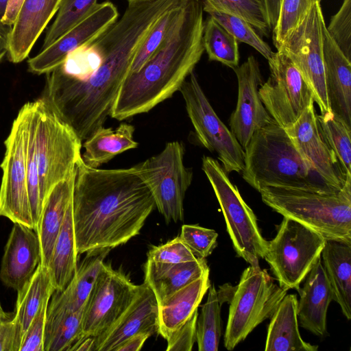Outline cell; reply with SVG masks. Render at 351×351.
I'll return each instance as SVG.
<instances>
[{
    "mask_svg": "<svg viewBox=\"0 0 351 351\" xmlns=\"http://www.w3.org/2000/svg\"><path fill=\"white\" fill-rule=\"evenodd\" d=\"M170 7L169 0L128 3L121 18L87 44L99 58L93 71L76 76L59 66L46 74L40 98L82 141L104 125L137 50Z\"/></svg>",
    "mask_w": 351,
    "mask_h": 351,
    "instance_id": "obj_1",
    "label": "cell"
},
{
    "mask_svg": "<svg viewBox=\"0 0 351 351\" xmlns=\"http://www.w3.org/2000/svg\"><path fill=\"white\" fill-rule=\"evenodd\" d=\"M73 221L77 255L109 250L139 234L155 202L135 167L77 166Z\"/></svg>",
    "mask_w": 351,
    "mask_h": 351,
    "instance_id": "obj_2",
    "label": "cell"
},
{
    "mask_svg": "<svg viewBox=\"0 0 351 351\" xmlns=\"http://www.w3.org/2000/svg\"><path fill=\"white\" fill-rule=\"evenodd\" d=\"M201 0H186L165 40L123 80L110 116L119 121L147 112L180 90L204 51Z\"/></svg>",
    "mask_w": 351,
    "mask_h": 351,
    "instance_id": "obj_3",
    "label": "cell"
},
{
    "mask_svg": "<svg viewBox=\"0 0 351 351\" xmlns=\"http://www.w3.org/2000/svg\"><path fill=\"white\" fill-rule=\"evenodd\" d=\"M244 152L242 177L258 192L265 186L318 193L340 191L319 175L274 120L253 134Z\"/></svg>",
    "mask_w": 351,
    "mask_h": 351,
    "instance_id": "obj_4",
    "label": "cell"
},
{
    "mask_svg": "<svg viewBox=\"0 0 351 351\" xmlns=\"http://www.w3.org/2000/svg\"><path fill=\"white\" fill-rule=\"evenodd\" d=\"M263 202L283 217L313 229L326 240L351 243V179L336 193L265 186Z\"/></svg>",
    "mask_w": 351,
    "mask_h": 351,
    "instance_id": "obj_5",
    "label": "cell"
},
{
    "mask_svg": "<svg viewBox=\"0 0 351 351\" xmlns=\"http://www.w3.org/2000/svg\"><path fill=\"white\" fill-rule=\"evenodd\" d=\"M29 102L43 206L53 187L69 178L82 160V141L42 98Z\"/></svg>",
    "mask_w": 351,
    "mask_h": 351,
    "instance_id": "obj_6",
    "label": "cell"
},
{
    "mask_svg": "<svg viewBox=\"0 0 351 351\" xmlns=\"http://www.w3.org/2000/svg\"><path fill=\"white\" fill-rule=\"evenodd\" d=\"M230 297L223 344L233 350L261 323L270 318L287 289L276 284L267 270L249 266Z\"/></svg>",
    "mask_w": 351,
    "mask_h": 351,
    "instance_id": "obj_7",
    "label": "cell"
},
{
    "mask_svg": "<svg viewBox=\"0 0 351 351\" xmlns=\"http://www.w3.org/2000/svg\"><path fill=\"white\" fill-rule=\"evenodd\" d=\"M202 169L218 200L237 256L251 266L260 267L259 261L264 258L267 241L260 232L253 210L243 200L219 162L204 156Z\"/></svg>",
    "mask_w": 351,
    "mask_h": 351,
    "instance_id": "obj_8",
    "label": "cell"
},
{
    "mask_svg": "<svg viewBox=\"0 0 351 351\" xmlns=\"http://www.w3.org/2000/svg\"><path fill=\"white\" fill-rule=\"evenodd\" d=\"M283 217L276 237L267 241L264 258L281 288L298 291L321 256L326 239L309 227Z\"/></svg>",
    "mask_w": 351,
    "mask_h": 351,
    "instance_id": "obj_9",
    "label": "cell"
},
{
    "mask_svg": "<svg viewBox=\"0 0 351 351\" xmlns=\"http://www.w3.org/2000/svg\"><path fill=\"white\" fill-rule=\"evenodd\" d=\"M184 156V145L174 141L159 154L134 165L167 223L184 219V199L193 176L192 169L185 166Z\"/></svg>",
    "mask_w": 351,
    "mask_h": 351,
    "instance_id": "obj_10",
    "label": "cell"
},
{
    "mask_svg": "<svg viewBox=\"0 0 351 351\" xmlns=\"http://www.w3.org/2000/svg\"><path fill=\"white\" fill-rule=\"evenodd\" d=\"M180 92L197 142L215 152L225 171L240 173L244 167L245 152L236 137L217 115L196 75L192 72Z\"/></svg>",
    "mask_w": 351,
    "mask_h": 351,
    "instance_id": "obj_11",
    "label": "cell"
},
{
    "mask_svg": "<svg viewBox=\"0 0 351 351\" xmlns=\"http://www.w3.org/2000/svg\"><path fill=\"white\" fill-rule=\"evenodd\" d=\"M267 61L270 75L258 94L272 119L287 129L315 103L313 92L285 53L276 51Z\"/></svg>",
    "mask_w": 351,
    "mask_h": 351,
    "instance_id": "obj_12",
    "label": "cell"
},
{
    "mask_svg": "<svg viewBox=\"0 0 351 351\" xmlns=\"http://www.w3.org/2000/svg\"><path fill=\"white\" fill-rule=\"evenodd\" d=\"M5 152L0 165V216L35 230L27 187L26 166L27 131L26 118L21 108L14 120L5 142Z\"/></svg>",
    "mask_w": 351,
    "mask_h": 351,
    "instance_id": "obj_13",
    "label": "cell"
},
{
    "mask_svg": "<svg viewBox=\"0 0 351 351\" xmlns=\"http://www.w3.org/2000/svg\"><path fill=\"white\" fill-rule=\"evenodd\" d=\"M325 20L319 3L285 37L277 51L285 53L311 88L320 112L331 111L327 97L322 50Z\"/></svg>",
    "mask_w": 351,
    "mask_h": 351,
    "instance_id": "obj_14",
    "label": "cell"
},
{
    "mask_svg": "<svg viewBox=\"0 0 351 351\" xmlns=\"http://www.w3.org/2000/svg\"><path fill=\"white\" fill-rule=\"evenodd\" d=\"M139 287L122 271L104 262L82 310L81 339L108 330L131 304Z\"/></svg>",
    "mask_w": 351,
    "mask_h": 351,
    "instance_id": "obj_15",
    "label": "cell"
},
{
    "mask_svg": "<svg viewBox=\"0 0 351 351\" xmlns=\"http://www.w3.org/2000/svg\"><path fill=\"white\" fill-rule=\"evenodd\" d=\"M119 17L117 7L111 1L97 3L94 8L77 25L51 45L41 49L29 59L28 69L37 74H47L61 65L74 50L97 39Z\"/></svg>",
    "mask_w": 351,
    "mask_h": 351,
    "instance_id": "obj_16",
    "label": "cell"
},
{
    "mask_svg": "<svg viewBox=\"0 0 351 351\" xmlns=\"http://www.w3.org/2000/svg\"><path fill=\"white\" fill-rule=\"evenodd\" d=\"M238 82V99L230 117V131L244 149L253 134L273 121L258 94L263 84L259 63L250 56L233 69Z\"/></svg>",
    "mask_w": 351,
    "mask_h": 351,
    "instance_id": "obj_17",
    "label": "cell"
},
{
    "mask_svg": "<svg viewBox=\"0 0 351 351\" xmlns=\"http://www.w3.org/2000/svg\"><path fill=\"white\" fill-rule=\"evenodd\" d=\"M299 152L330 185L341 190L351 176L343 171L335 154L327 145L319 130L317 114L312 103L299 119L285 129Z\"/></svg>",
    "mask_w": 351,
    "mask_h": 351,
    "instance_id": "obj_18",
    "label": "cell"
},
{
    "mask_svg": "<svg viewBox=\"0 0 351 351\" xmlns=\"http://www.w3.org/2000/svg\"><path fill=\"white\" fill-rule=\"evenodd\" d=\"M158 329V303L150 287L145 282L120 318L106 332L94 337L93 351H115L130 337Z\"/></svg>",
    "mask_w": 351,
    "mask_h": 351,
    "instance_id": "obj_19",
    "label": "cell"
},
{
    "mask_svg": "<svg viewBox=\"0 0 351 351\" xmlns=\"http://www.w3.org/2000/svg\"><path fill=\"white\" fill-rule=\"evenodd\" d=\"M40 263V243L36 230L14 223L4 247L1 280L17 291L32 278Z\"/></svg>",
    "mask_w": 351,
    "mask_h": 351,
    "instance_id": "obj_20",
    "label": "cell"
},
{
    "mask_svg": "<svg viewBox=\"0 0 351 351\" xmlns=\"http://www.w3.org/2000/svg\"><path fill=\"white\" fill-rule=\"evenodd\" d=\"M62 0H23L8 38V58L23 61L52 17Z\"/></svg>",
    "mask_w": 351,
    "mask_h": 351,
    "instance_id": "obj_21",
    "label": "cell"
},
{
    "mask_svg": "<svg viewBox=\"0 0 351 351\" xmlns=\"http://www.w3.org/2000/svg\"><path fill=\"white\" fill-rule=\"evenodd\" d=\"M325 83L331 112L351 128V61L322 29Z\"/></svg>",
    "mask_w": 351,
    "mask_h": 351,
    "instance_id": "obj_22",
    "label": "cell"
},
{
    "mask_svg": "<svg viewBox=\"0 0 351 351\" xmlns=\"http://www.w3.org/2000/svg\"><path fill=\"white\" fill-rule=\"evenodd\" d=\"M302 288L298 290V319L303 328L315 335H327L326 316L333 293L322 263L321 256L305 278Z\"/></svg>",
    "mask_w": 351,
    "mask_h": 351,
    "instance_id": "obj_23",
    "label": "cell"
},
{
    "mask_svg": "<svg viewBox=\"0 0 351 351\" xmlns=\"http://www.w3.org/2000/svg\"><path fill=\"white\" fill-rule=\"evenodd\" d=\"M77 168V167H76ZM75 171L47 195L35 229L40 243L41 264L47 267L66 210L73 199Z\"/></svg>",
    "mask_w": 351,
    "mask_h": 351,
    "instance_id": "obj_24",
    "label": "cell"
},
{
    "mask_svg": "<svg viewBox=\"0 0 351 351\" xmlns=\"http://www.w3.org/2000/svg\"><path fill=\"white\" fill-rule=\"evenodd\" d=\"M109 250L86 253L68 285L51 295L47 315L82 310Z\"/></svg>",
    "mask_w": 351,
    "mask_h": 351,
    "instance_id": "obj_25",
    "label": "cell"
},
{
    "mask_svg": "<svg viewBox=\"0 0 351 351\" xmlns=\"http://www.w3.org/2000/svg\"><path fill=\"white\" fill-rule=\"evenodd\" d=\"M210 285L207 273L158 303V333L167 339L180 328L198 309Z\"/></svg>",
    "mask_w": 351,
    "mask_h": 351,
    "instance_id": "obj_26",
    "label": "cell"
},
{
    "mask_svg": "<svg viewBox=\"0 0 351 351\" xmlns=\"http://www.w3.org/2000/svg\"><path fill=\"white\" fill-rule=\"evenodd\" d=\"M298 298L286 294L271 316L267 328L266 351H317V346L304 341L299 332Z\"/></svg>",
    "mask_w": 351,
    "mask_h": 351,
    "instance_id": "obj_27",
    "label": "cell"
},
{
    "mask_svg": "<svg viewBox=\"0 0 351 351\" xmlns=\"http://www.w3.org/2000/svg\"><path fill=\"white\" fill-rule=\"evenodd\" d=\"M209 272L205 258L176 264L147 261L144 267V282L153 291L158 303H160L172 293Z\"/></svg>",
    "mask_w": 351,
    "mask_h": 351,
    "instance_id": "obj_28",
    "label": "cell"
},
{
    "mask_svg": "<svg viewBox=\"0 0 351 351\" xmlns=\"http://www.w3.org/2000/svg\"><path fill=\"white\" fill-rule=\"evenodd\" d=\"M321 258L333 293L343 315L351 319V243L326 240Z\"/></svg>",
    "mask_w": 351,
    "mask_h": 351,
    "instance_id": "obj_29",
    "label": "cell"
},
{
    "mask_svg": "<svg viewBox=\"0 0 351 351\" xmlns=\"http://www.w3.org/2000/svg\"><path fill=\"white\" fill-rule=\"evenodd\" d=\"M134 127L122 123L113 130L104 125L95 130L82 145L84 163L93 168H99L117 155L135 149L138 143L134 138Z\"/></svg>",
    "mask_w": 351,
    "mask_h": 351,
    "instance_id": "obj_30",
    "label": "cell"
},
{
    "mask_svg": "<svg viewBox=\"0 0 351 351\" xmlns=\"http://www.w3.org/2000/svg\"><path fill=\"white\" fill-rule=\"evenodd\" d=\"M73 199L53 246L47 268L55 291L68 285L77 268V254L73 221Z\"/></svg>",
    "mask_w": 351,
    "mask_h": 351,
    "instance_id": "obj_31",
    "label": "cell"
},
{
    "mask_svg": "<svg viewBox=\"0 0 351 351\" xmlns=\"http://www.w3.org/2000/svg\"><path fill=\"white\" fill-rule=\"evenodd\" d=\"M54 291L48 268L40 263L32 278L17 291L14 313L23 336L44 300Z\"/></svg>",
    "mask_w": 351,
    "mask_h": 351,
    "instance_id": "obj_32",
    "label": "cell"
},
{
    "mask_svg": "<svg viewBox=\"0 0 351 351\" xmlns=\"http://www.w3.org/2000/svg\"><path fill=\"white\" fill-rule=\"evenodd\" d=\"M82 310L47 315L44 351H70L81 339Z\"/></svg>",
    "mask_w": 351,
    "mask_h": 351,
    "instance_id": "obj_33",
    "label": "cell"
},
{
    "mask_svg": "<svg viewBox=\"0 0 351 351\" xmlns=\"http://www.w3.org/2000/svg\"><path fill=\"white\" fill-rule=\"evenodd\" d=\"M237 39L209 15L204 23L203 45L210 61H217L234 69L239 66Z\"/></svg>",
    "mask_w": 351,
    "mask_h": 351,
    "instance_id": "obj_34",
    "label": "cell"
},
{
    "mask_svg": "<svg viewBox=\"0 0 351 351\" xmlns=\"http://www.w3.org/2000/svg\"><path fill=\"white\" fill-rule=\"evenodd\" d=\"M322 136L335 154L343 171L351 176V128L331 111L317 114Z\"/></svg>",
    "mask_w": 351,
    "mask_h": 351,
    "instance_id": "obj_35",
    "label": "cell"
},
{
    "mask_svg": "<svg viewBox=\"0 0 351 351\" xmlns=\"http://www.w3.org/2000/svg\"><path fill=\"white\" fill-rule=\"evenodd\" d=\"M206 302L198 314L196 341L199 351H217L221 335V306L218 293L210 285Z\"/></svg>",
    "mask_w": 351,
    "mask_h": 351,
    "instance_id": "obj_36",
    "label": "cell"
},
{
    "mask_svg": "<svg viewBox=\"0 0 351 351\" xmlns=\"http://www.w3.org/2000/svg\"><path fill=\"white\" fill-rule=\"evenodd\" d=\"M203 10L232 14L250 23L260 34L267 36L270 32L261 0H201Z\"/></svg>",
    "mask_w": 351,
    "mask_h": 351,
    "instance_id": "obj_37",
    "label": "cell"
},
{
    "mask_svg": "<svg viewBox=\"0 0 351 351\" xmlns=\"http://www.w3.org/2000/svg\"><path fill=\"white\" fill-rule=\"evenodd\" d=\"M97 0H62L56 18L47 32L41 49L60 38L96 5Z\"/></svg>",
    "mask_w": 351,
    "mask_h": 351,
    "instance_id": "obj_38",
    "label": "cell"
},
{
    "mask_svg": "<svg viewBox=\"0 0 351 351\" xmlns=\"http://www.w3.org/2000/svg\"><path fill=\"white\" fill-rule=\"evenodd\" d=\"M185 1L167 10L158 20L137 50L129 73L138 71L158 50L177 19Z\"/></svg>",
    "mask_w": 351,
    "mask_h": 351,
    "instance_id": "obj_39",
    "label": "cell"
},
{
    "mask_svg": "<svg viewBox=\"0 0 351 351\" xmlns=\"http://www.w3.org/2000/svg\"><path fill=\"white\" fill-rule=\"evenodd\" d=\"M25 114L27 131L26 166L27 173V187L32 219L35 229L38 222L43 208L40 192V180L36 156L34 127L32 120L29 102L21 107Z\"/></svg>",
    "mask_w": 351,
    "mask_h": 351,
    "instance_id": "obj_40",
    "label": "cell"
},
{
    "mask_svg": "<svg viewBox=\"0 0 351 351\" xmlns=\"http://www.w3.org/2000/svg\"><path fill=\"white\" fill-rule=\"evenodd\" d=\"M226 29L238 42L245 43L260 53L267 60L274 54L270 46L247 21L239 16L218 12L208 13Z\"/></svg>",
    "mask_w": 351,
    "mask_h": 351,
    "instance_id": "obj_41",
    "label": "cell"
},
{
    "mask_svg": "<svg viewBox=\"0 0 351 351\" xmlns=\"http://www.w3.org/2000/svg\"><path fill=\"white\" fill-rule=\"evenodd\" d=\"M322 0H281L277 23L272 30L276 49L288 34L302 21L313 5Z\"/></svg>",
    "mask_w": 351,
    "mask_h": 351,
    "instance_id": "obj_42",
    "label": "cell"
},
{
    "mask_svg": "<svg viewBox=\"0 0 351 351\" xmlns=\"http://www.w3.org/2000/svg\"><path fill=\"white\" fill-rule=\"evenodd\" d=\"M179 237L197 258H206L216 247L218 234L197 225H183Z\"/></svg>",
    "mask_w": 351,
    "mask_h": 351,
    "instance_id": "obj_43",
    "label": "cell"
},
{
    "mask_svg": "<svg viewBox=\"0 0 351 351\" xmlns=\"http://www.w3.org/2000/svg\"><path fill=\"white\" fill-rule=\"evenodd\" d=\"M326 30L345 56L351 61V0H343Z\"/></svg>",
    "mask_w": 351,
    "mask_h": 351,
    "instance_id": "obj_44",
    "label": "cell"
},
{
    "mask_svg": "<svg viewBox=\"0 0 351 351\" xmlns=\"http://www.w3.org/2000/svg\"><path fill=\"white\" fill-rule=\"evenodd\" d=\"M197 259L179 236L165 244L154 246L147 254V261L160 263L176 264Z\"/></svg>",
    "mask_w": 351,
    "mask_h": 351,
    "instance_id": "obj_45",
    "label": "cell"
},
{
    "mask_svg": "<svg viewBox=\"0 0 351 351\" xmlns=\"http://www.w3.org/2000/svg\"><path fill=\"white\" fill-rule=\"evenodd\" d=\"M50 298L44 300L25 332L19 351H44V335Z\"/></svg>",
    "mask_w": 351,
    "mask_h": 351,
    "instance_id": "obj_46",
    "label": "cell"
},
{
    "mask_svg": "<svg viewBox=\"0 0 351 351\" xmlns=\"http://www.w3.org/2000/svg\"><path fill=\"white\" fill-rule=\"evenodd\" d=\"M22 338L14 313L5 312L0 303V351H19Z\"/></svg>",
    "mask_w": 351,
    "mask_h": 351,
    "instance_id": "obj_47",
    "label": "cell"
},
{
    "mask_svg": "<svg viewBox=\"0 0 351 351\" xmlns=\"http://www.w3.org/2000/svg\"><path fill=\"white\" fill-rule=\"evenodd\" d=\"M197 309L191 317L166 340L167 351H191L196 341Z\"/></svg>",
    "mask_w": 351,
    "mask_h": 351,
    "instance_id": "obj_48",
    "label": "cell"
},
{
    "mask_svg": "<svg viewBox=\"0 0 351 351\" xmlns=\"http://www.w3.org/2000/svg\"><path fill=\"white\" fill-rule=\"evenodd\" d=\"M152 335L149 332H141L134 335L123 341L116 348L115 351H138Z\"/></svg>",
    "mask_w": 351,
    "mask_h": 351,
    "instance_id": "obj_49",
    "label": "cell"
},
{
    "mask_svg": "<svg viewBox=\"0 0 351 351\" xmlns=\"http://www.w3.org/2000/svg\"><path fill=\"white\" fill-rule=\"evenodd\" d=\"M261 1L265 11L269 27L272 31L278 21L281 0Z\"/></svg>",
    "mask_w": 351,
    "mask_h": 351,
    "instance_id": "obj_50",
    "label": "cell"
},
{
    "mask_svg": "<svg viewBox=\"0 0 351 351\" xmlns=\"http://www.w3.org/2000/svg\"><path fill=\"white\" fill-rule=\"evenodd\" d=\"M23 1V0L9 1L5 14L2 21V23L5 25L11 27H12L16 21Z\"/></svg>",
    "mask_w": 351,
    "mask_h": 351,
    "instance_id": "obj_51",
    "label": "cell"
},
{
    "mask_svg": "<svg viewBox=\"0 0 351 351\" xmlns=\"http://www.w3.org/2000/svg\"><path fill=\"white\" fill-rule=\"evenodd\" d=\"M9 1L10 0H0V32L8 36L12 27L5 25L2 23V21L5 14Z\"/></svg>",
    "mask_w": 351,
    "mask_h": 351,
    "instance_id": "obj_52",
    "label": "cell"
},
{
    "mask_svg": "<svg viewBox=\"0 0 351 351\" xmlns=\"http://www.w3.org/2000/svg\"><path fill=\"white\" fill-rule=\"evenodd\" d=\"M8 38L9 36L8 35H5L0 32V63L1 62L4 56L8 53Z\"/></svg>",
    "mask_w": 351,
    "mask_h": 351,
    "instance_id": "obj_53",
    "label": "cell"
},
{
    "mask_svg": "<svg viewBox=\"0 0 351 351\" xmlns=\"http://www.w3.org/2000/svg\"><path fill=\"white\" fill-rule=\"evenodd\" d=\"M128 1V3H143V2H147L151 1L153 0H127Z\"/></svg>",
    "mask_w": 351,
    "mask_h": 351,
    "instance_id": "obj_54",
    "label": "cell"
}]
</instances>
